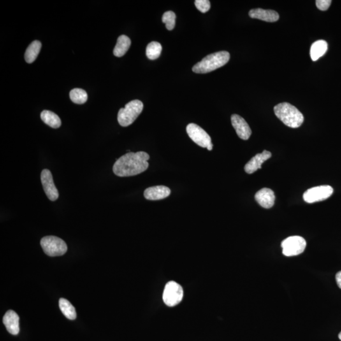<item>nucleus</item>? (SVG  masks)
I'll use <instances>...</instances> for the list:
<instances>
[{
    "instance_id": "nucleus-1",
    "label": "nucleus",
    "mask_w": 341,
    "mask_h": 341,
    "mask_svg": "<svg viewBox=\"0 0 341 341\" xmlns=\"http://www.w3.org/2000/svg\"><path fill=\"white\" fill-rule=\"evenodd\" d=\"M149 159V155L145 152L127 153L114 164L113 172L120 177L137 175L147 170Z\"/></svg>"
},
{
    "instance_id": "nucleus-2",
    "label": "nucleus",
    "mask_w": 341,
    "mask_h": 341,
    "mask_svg": "<svg viewBox=\"0 0 341 341\" xmlns=\"http://www.w3.org/2000/svg\"><path fill=\"white\" fill-rule=\"evenodd\" d=\"M273 110L276 117L287 127L296 129L304 122L303 114L291 104L280 103L275 106Z\"/></svg>"
},
{
    "instance_id": "nucleus-3",
    "label": "nucleus",
    "mask_w": 341,
    "mask_h": 341,
    "mask_svg": "<svg viewBox=\"0 0 341 341\" xmlns=\"http://www.w3.org/2000/svg\"><path fill=\"white\" fill-rule=\"evenodd\" d=\"M230 55L227 52L222 51L208 55L201 62L195 65L192 71L196 73H207L223 67L229 62Z\"/></svg>"
},
{
    "instance_id": "nucleus-4",
    "label": "nucleus",
    "mask_w": 341,
    "mask_h": 341,
    "mask_svg": "<svg viewBox=\"0 0 341 341\" xmlns=\"http://www.w3.org/2000/svg\"><path fill=\"white\" fill-rule=\"evenodd\" d=\"M143 108L142 102L134 100L121 108L118 114V121L121 126L126 127L132 125L140 115Z\"/></svg>"
},
{
    "instance_id": "nucleus-5",
    "label": "nucleus",
    "mask_w": 341,
    "mask_h": 341,
    "mask_svg": "<svg viewBox=\"0 0 341 341\" xmlns=\"http://www.w3.org/2000/svg\"><path fill=\"white\" fill-rule=\"evenodd\" d=\"M41 245L45 254L50 257L62 256L67 251L66 243L57 236H45L41 239Z\"/></svg>"
},
{
    "instance_id": "nucleus-6",
    "label": "nucleus",
    "mask_w": 341,
    "mask_h": 341,
    "mask_svg": "<svg viewBox=\"0 0 341 341\" xmlns=\"http://www.w3.org/2000/svg\"><path fill=\"white\" fill-rule=\"evenodd\" d=\"M307 242L301 236H290L282 241V254L286 257L296 256L305 251Z\"/></svg>"
},
{
    "instance_id": "nucleus-7",
    "label": "nucleus",
    "mask_w": 341,
    "mask_h": 341,
    "mask_svg": "<svg viewBox=\"0 0 341 341\" xmlns=\"http://www.w3.org/2000/svg\"><path fill=\"white\" fill-rule=\"evenodd\" d=\"M183 290L179 284L175 281L167 283L163 292L164 302L168 307H175L182 301Z\"/></svg>"
},
{
    "instance_id": "nucleus-8",
    "label": "nucleus",
    "mask_w": 341,
    "mask_h": 341,
    "mask_svg": "<svg viewBox=\"0 0 341 341\" xmlns=\"http://www.w3.org/2000/svg\"><path fill=\"white\" fill-rule=\"evenodd\" d=\"M334 189L329 185L312 188L303 194V199L306 203L312 204L326 200L333 194Z\"/></svg>"
},
{
    "instance_id": "nucleus-9",
    "label": "nucleus",
    "mask_w": 341,
    "mask_h": 341,
    "mask_svg": "<svg viewBox=\"0 0 341 341\" xmlns=\"http://www.w3.org/2000/svg\"><path fill=\"white\" fill-rule=\"evenodd\" d=\"M187 132L190 138L202 147L207 148L212 143L210 136L199 125L195 124L188 125Z\"/></svg>"
},
{
    "instance_id": "nucleus-10",
    "label": "nucleus",
    "mask_w": 341,
    "mask_h": 341,
    "mask_svg": "<svg viewBox=\"0 0 341 341\" xmlns=\"http://www.w3.org/2000/svg\"><path fill=\"white\" fill-rule=\"evenodd\" d=\"M41 180L46 196L50 201H57L59 197V191L53 182L52 173L48 169H43L41 175Z\"/></svg>"
},
{
    "instance_id": "nucleus-11",
    "label": "nucleus",
    "mask_w": 341,
    "mask_h": 341,
    "mask_svg": "<svg viewBox=\"0 0 341 341\" xmlns=\"http://www.w3.org/2000/svg\"><path fill=\"white\" fill-rule=\"evenodd\" d=\"M231 123L239 137L244 140L250 138L252 135L251 129L242 117L238 115H233L231 116Z\"/></svg>"
},
{
    "instance_id": "nucleus-12",
    "label": "nucleus",
    "mask_w": 341,
    "mask_h": 341,
    "mask_svg": "<svg viewBox=\"0 0 341 341\" xmlns=\"http://www.w3.org/2000/svg\"><path fill=\"white\" fill-rule=\"evenodd\" d=\"M272 154L268 150H264L263 152L255 155L245 166V172L248 174H252L259 169L262 168V164L267 160L271 158Z\"/></svg>"
},
{
    "instance_id": "nucleus-13",
    "label": "nucleus",
    "mask_w": 341,
    "mask_h": 341,
    "mask_svg": "<svg viewBox=\"0 0 341 341\" xmlns=\"http://www.w3.org/2000/svg\"><path fill=\"white\" fill-rule=\"evenodd\" d=\"M3 322L7 331L12 335L19 333V317L13 310H8L4 315Z\"/></svg>"
},
{
    "instance_id": "nucleus-14",
    "label": "nucleus",
    "mask_w": 341,
    "mask_h": 341,
    "mask_svg": "<svg viewBox=\"0 0 341 341\" xmlns=\"http://www.w3.org/2000/svg\"><path fill=\"white\" fill-rule=\"evenodd\" d=\"M144 197L149 201L162 200L171 194V190L165 186H155L148 188L144 191Z\"/></svg>"
},
{
    "instance_id": "nucleus-15",
    "label": "nucleus",
    "mask_w": 341,
    "mask_h": 341,
    "mask_svg": "<svg viewBox=\"0 0 341 341\" xmlns=\"http://www.w3.org/2000/svg\"><path fill=\"white\" fill-rule=\"evenodd\" d=\"M255 200L262 207L270 208L273 207L275 202V195L272 190L262 189L255 196Z\"/></svg>"
},
{
    "instance_id": "nucleus-16",
    "label": "nucleus",
    "mask_w": 341,
    "mask_h": 341,
    "mask_svg": "<svg viewBox=\"0 0 341 341\" xmlns=\"http://www.w3.org/2000/svg\"><path fill=\"white\" fill-rule=\"evenodd\" d=\"M249 16L268 22H275L279 20V15L277 11L272 10H264L262 8L252 9L249 11Z\"/></svg>"
},
{
    "instance_id": "nucleus-17",
    "label": "nucleus",
    "mask_w": 341,
    "mask_h": 341,
    "mask_svg": "<svg viewBox=\"0 0 341 341\" xmlns=\"http://www.w3.org/2000/svg\"><path fill=\"white\" fill-rule=\"evenodd\" d=\"M328 50V44L326 41L319 40L312 44L310 48V57L313 61H317L323 57Z\"/></svg>"
},
{
    "instance_id": "nucleus-18",
    "label": "nucleus",
    "mask_w": 341,
    "mask_h": 341,
    "mask_svg": "<svg viewBox=\"0 0 341 341\" xmlns=\"http://www.w3.org/2000/svg\"><path fill=\"white\" fill-rule=\"evenodd\" d=\"M131 45V40L129 37L122 35L118 38L117 43L114 49L113 54L117 57H122L126 54Z\"/></svg>"
},
{
    "instance_id": "nucleus-19",
    "label": "nucleus",
    "mask_w": 341,
    "mask_h": 341,
    "mask_svg": "<svg viewBox=\"0 0 341 341\" xmlns=\"http://www.w3.org/2000/svg\"><path fill=\"white\" fill-rule=\"evenodd\" d=\"M41 118L43 122L48 126L53 129H59L61 126L62 122L59 116L52 111L45 110L41 114Z\"/></svg>"
},
{
    "instance_id": "nucleus-20",
    "label": "nucleus",
    "mask_w": 341,
    "mask_h": 341,
    "mask_svg": "<svg viewBox=\"0 0 341 341\" xmlns=\"http://www.w3.org/2000/svg\"><path fill=\"white\" fill-rule=\"evenodd\" d=\"M41 43L39 41H34L28 46L25 53V60L28 64H32L38 57L41 49Z\"/></svg>"
},
{
    "instance_id": "nucleus-21",
    "label": "nucleus",
    "mask_w": 341,
    "mask_h": 341,
    "mask_svg": "<svg viewBox=\"0 0 341 341\" xmlns=\"http://www.w3.org/2000/svg\"><path fill=\"white\" fill-rule=\"evenodd\" d=\"M60 310L63 314L69 320H75L76 317V313L73 306L70 302L65 298H60L59 301Z\"/></svg>"
},
{
    "instance_id": "nucleus-22",
    "label": "nucleus",
    "mask_w": 341,
    "mask_h": 341,
    "mask_svg": "<svg viewBox=\"0 0 341 341\" xmlns=\"http://www.w3.org/2000/svg\"><path fill=\"white\" fill-rule=\"evenodd\" d=\"M162 52V46L158 42L153 41L148 44L146 48V55L148 59L154 60L158 59Z\"/></svg>"
},
{
    "instance_id": "nucleus-23",
    "label": "nucleus",
    "mask_w": 341,
    "mask_h": 341,
    "mask_svg": "<svg viewBox=\"0 0 341 341\" xmlns=\"http://www.w3.org/2000/svg\"><path fill=\"white\" fill-rule=\"evenodd\" d=\"M69 97L71 101L78 104H84L87 101L88 96L86 91L82 89H73L69 92Z\"/></svg>"
},
{
    "instance_id": "nucleus-24",
    "label": "nucleus",
    "mask_w": 341,
    "mask_h": 341,
    "mask_svg": "<svg viewBox=\"0 0 341 341\" xmlns=\"http://www.w3.org/2000/svg\"><path fill=\"white\" fill-rule=\"evenodd\" d=\"M162 21L166 24L167 29L171 31L175 26V13L172 11H166L162 15Z\"/></svg>"
},
{
    "instance_id": "nucleus-25",
    "label": "nucleus",
    "mask_w": 341,
    "mask_h": 341,
    "mask_svg": "<svg viewBox=\"0 0 341 341\" xmlns=\"http://www.w3.org/2000/svg\"><path fill=\"white\" fill-rule=\"evenodd\" d=\"M195 4L202 13L207 12L210 8V3L208 0H196L195 1Z\"/></svg>"
},
{
    "instance_id": "nucleus-26",
    "label": "nucleus",
    "mask_w": 341,
    "mask_h": 341,
    "mask_svg": "<svg viewBox=\"0 0 341 341\" xmlns=\"http://www.w3.org/2000/svg\"><path fill=\"white\" fill-rule=\"evenodd\" d=\"M332 3L331 0H317L316 5L320 10H328Z\"/></svg>"
},
{
    "instance_id": "nucleus-27",
    "label": "nucleus",
    "mask_w": 341,
    "mask_h": 341,
    "mask_svg": "<svg viewBox=\"0 0 341 341\" xmlns=\"http://www.w3.org/2000/svg\"><path fill=\"white\" fill-rule=\"evenodd\" d=\"M336 282L338 285L339 287L341 289V271L337 273L336 275Z\"/></svg>"
},
{
    "instance_id": "nucleus-28",
    "label": "nucleus",
    "mask_w": 341,
    "mask_h": 341,
    "mask_svg": "<svg viewBox=\"0 0 341 341\" xmlns=\"http://www.w3.org/2000/svg\"><path fill=\"white\" fill-rule=\"evenodd\" d=\"M213 147V144L212 143H210L209 145H208V147H207V149L208 150H212Z\"/></svg>"
},
{
    "instance_id": "nucleus-29",
    "label": "nucleus",
    "mask_w": 341,
    "mask_h": 341,
    "mask_svg": "<svg viewBox=\"0 0 341 341\" xmlns=\"http://www.w3.org/2000/svg\"><path fill=\"white\" fill-rule=\"evenodd\" d=\"M339 338H340V340H341V332L340 333V335H339Z\"/></svg>"
}]
</instances>
